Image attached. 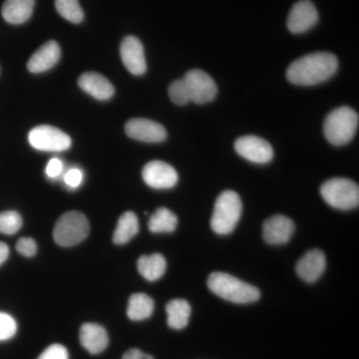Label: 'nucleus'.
<instances>
[{
    "label": "nucleus",
    "mask_w": 359,
    "mask_h": 359,
    "mask_svg": "<svg viewBox=\"0 0 359 359\" xmlns=\"http://www.w3.org/2000/svg\"><path fill=\"white\" fill-rule=\"evenodd\" d=\"M207 283L212 292L233 304H252L261 297V292L254 285L222 271L211 273Z\"/></svg>",
    "instance_id": "f03ea898"
},
{
    "label": "nucleus",
    "mask_w": 359,
    "mask_h": 359,
    "mask_svg": "<svg viewBox=\"0 0 359 359\" xmlns=\"http://www.w3.org/2000/svg\"><path fill=\"white\" fill-rule=\"evenodd\" d=\"M190 102L205 104L211 102L218 94L216 82L205 71H188L183 77Z\"/></svg>",
    "instance_id": "0eeeda50"
},
{
    "label": "nucleus",
    "mask_w": 359,
    "mask_h": 359,
    "mask_svg": "<svg viewBox=\"0 0 359 359\" xmlns=\"http://www.w3.org/2000/svg\"><path fill=\"white\" fill-rule=\"evenodd\" d=\"M78 85L97 100L105 101L114 95V86L107 79L96 72L83 73L78 79Z\"/></svg>",
    "instance_id": "f3484780"
},
{
    "label": "nucleus",
    "mask_w": 359,
    "mask_h": 359,
    "mask_svg": "<svg viewBox=\"0 0 359 359\" xmlns=\"http://www.w3.org/2000/svg\"><path fill=\"white\" fill-rule=\"evenodd\" d=\"M35 0H6L2 6V18L11 25L26 22L33 13Z\"/></svg>",
    "instance_id": "6ab92c4d"
},
{
    "label": "nucleus",
    "mask_w": 359,
    "mask_h": 359,
    "mask_svg": "<svg viewBox=\"0 0 359 359\" xmlns=\"http://www.w3.org/2000/svg\"><path fill=\"white\" fill-rule=\"evenodd\" d=\"M235 150L241 157L255 164H266L273 158V149L271 144L254 135L238 138L235 142Z\"/></svg>",
    "instance_id": "1a4fd4ad"
},
{
    "label": "nucleus",
    "mask_w": 359,
    "mask_h": 359,
    "mask_svg": "<svg viewBox=\"0 0 359 359\" xmlns=\"http://www.w3.org/2000/svg\"><path fill=\"white\" fill-rule=\"evenodd\" d=\"M120 53L125 67L130 73L137 76L143 75L147 70L145 52L140 40L135 36H127L123 39Z\"/></svg>",
    "instance_id": "ddd939ff"
},
{
    "label": "nucleus",
    "mask_w": 359,
    "mask_h": 359,
    "mask_svg": "<svg viewBox=\"0 0 359 359\" xmlns=\"http://www.w3.org/2000/svg\"><path fill=\"white\" fill-rule=\"evenodd\" d=\"M80 342L88 353L98 354L105 351L109 344L105 328L97 323H84L80 328Z\"/></svg>",
    "instance_id": "a211bd4d"
},
{
    "label": "nucleus",
    "mask_w": 359,
    "mask_h": 359,
    "mask_svg": "<svg viewBox=\"0 0 359 359\" xmlns=\"http://www.w3.org/2000/svg\"><path fill=\"white\" fill-rule=\"evenodd\" d=\"M122 359H154V358L149 355L147 353H144L140 349L133 348L127 351V353L123 355Z\"/></svg>",
    "instance_id": "473e14b6"
},
{
    "label": "nucleus",
    "mask_w": 359,
    "mask_h": 359,
    "mask_svg": "<svg viewBox=\"0 0 359 359\" xmlns=\"http://www.w3.org/2000/svg\"><path fill=\"white\" fill-rule=\"evenodd\" d=\"M142 177L149 187L157 190H166L178 183V173L171 165L163 161H151L142 170Z\"/></svg>",
    "instance_id": "9d476101"
},
{
    "label": "nucleus",
    "mask_w": 359,
    "mask_h": 359,
    "mask_svg": "<svg viewBox=\"0 0 359 359\" xmlns=\"http://www.w3.org/2000/svg\"><path fill=\"white\" fill-rule=\"evenodd\" d=\"M190 304L185 299H173L166 306L167 323L173 330H183L188 325L191 316Z\"/></svg>",
    "instance_id": "412c9836"
},
{
    "label": "nucleus",
    "mask_w": 359,
    "mask_h": 359,
    "mask_svg": "<svg viewBox=\"0 0 359 359\" xmlns=\"http://www.w3.org/2000/svg\"><path fill=\"white\" fill-rule=\"evenodd\" d=\"M139 221L133 212H126L118 221L113 235V242L116 245H124L130 242L138 233Z\"/></svg>",
    "instance_id": "4be33fe9"
},
{
    "label": "nucleus",
    "mask_w": 359,
    "mask_h": 359,
    "mask_svg": "<svg viewBox=\"0 0 359 359\" xmlns=\"http://www.w3.org/2000/svg\"><path fill=\"white\" fill-rule=\"evenodd\" d=\"M242 212L240 196L233 191H224L215 203L211 218L212 230L218 235H229L237 226Z\"/></svg>",
    "instance_id": "20e7f679"
},
{
    "label": "nucleus",
    "mask_w": 359,
    "mask_h": 359,
    "mask_svg": "<svg viewBox=\"0 0 359 359\" xmlns=\"http://www.w3.org/2000/svg\"><path fill=\"white\" fill-rule=\"evenodd\" d=\"M125 132L130 138L145 143H160L167 138V131L163 125L145 118L129 120L125 125Z\"/></svg>",
    "instance_id": "9b49d317"
},
{
    "label": "nucleus",
    "mask_w": 359,
    "mask_h": 359,
    "mask_svg": "<svg viewBox=\"0 0 359 359\" xmlns=\"http://www.w3.org/2000/svg\"><path fill=\"white\" fill-rule=\"evenodd\" d=\"M178 226V218L167 208H159L149 219V230L155 233H172Z\"/></svg>",
    "instance_id": "b1692460"
},
{
    "label": "nucleus",
    "mask_w": 359,
    "mask_h": 359,
    "mask_svg": "<svg viewBox=\"0 0 359 359\" xmlns=\"http://www.w3.org/2000/svg\"><path fill=\"white\" fill-rule=\"evenodd\" d=\"M90 231L88 219L79 212H68L58 219L53 230L56 244L69 248L80 244Z\"/></svg>",
    "instance_id": "423d86ee"
},
{
    "label": "nucleus",
    "mask_w": 359,
    "mask_h": 359,
    "mask_svg": "<svg viewBox=\"0 0 359 359\" xmlns=\"http://www.w3.org/2000/svg\"><path fill=\"white\" fill-rule=\"evenodd\" d=\"M16 250L22 256L30 257L37 252V245L32 238H21L16 244Z\"/></svg>",
    "instance_id": "c756f323"
},
{
    "label": "nucleus",
    "mask_w": 359,
    "mask_h": 359,
    "mask_svg": "<svg viewBox=\"0 0 359 359\" xmlns=\"http://www.w3.org/2000/svg\"><path fill=\"white\" fill-rule=\"evenodd\" d=\"M67 349L61 344H52L37 359H68Z\"/></svg>",
    "instance_id": "c85d7f7f"
},
{
    "label": "nucleus",
    "mask_w": 359,
    "mask_h": 359,
    "mask_svg": "<svg viewBox=\"0 0 359 359\" xmlns=\"http://www.w3.org/2000/svg\"><path fill=\"white\" fill-rule=\"evenodd\" d=\"M320 195L325 202L334 209L347 211L358 207L359 187L349 179L328 180L321 186Z\"/></svg>",
    "instance_id": "39448f33"
},
{
    "label": "nucleus",
    "mask_w": 359,
    "mask_h": 359,
    "mask_svg": "<svg viewBox=\"0 0 359 359\" xmlns=\"http://www.w3.org/2000/svg\"><path fill=\"white\" fill-rule=\"evenodd\" d=\"M339 69L334 54L316 52L297 59L289 66L287 78L290 83L299 86H313L334 76Z\"/></svg>",
    "instance_id": "f257e3e1"
},
{
    "label": "nucleus",
    "mask_w": 359,
    "mask_h": 359,
    "mask_svg": "<svg viewBox=\"0 0 359 359\" xmlns=\"http://www.w3.org/2000/svg\"><path fill=\"white\" fill-rule=\"evenodd\" d=\"M139 273L149 282H155L164 276L167 263L165 257L160 254L142 256L137 263Z\"/></svg>",
    "instance_id": "aec40b11"
},
{
    "label": "nucleus",
    "mask_w": 359,
    "mask_h": 359,
    "mask_svg": "<svg viewBox=\"0 0 359 359\" xmlns=\"http://www.w3.org/2000/svg\"><path fill=\"white\" fill-rule=\"evenodd\" d=\"M169 96L170 99L177 105L184 106L190 102L183 78L175 80L173 83L170 85Z\"/></svg>",
    "instance_id": "bb28decb"
},
{
    "label": "nucleus",
    "mask_w": 359,
    "mask_h": 359,
    "mask_svg": "<svg viewBox=\"0 0 359 359\" xmlns=\"http://www.w3.org/2000/svg\"><path fill=\"white\" fill-rule=\"evenodd\" d=\"M65 181L66 185L70 187L71 189H76L81 185L82 181H83V173L81 170L73 168L65 174Z\"/></svg>",
    "instance_id": "7c9ffc66"
},
{
    "label": "nucleus",
    "mask_w": 359,
    "mask_h": 359,
    "mask_svg": "<svg viewBox=\"0 0 359 359\" xmlns=\"http://www.w3.org/2000/svg\"><path fill=\"white\" fill-rule=\"evenodd\" d=\"M294 223L287 217L276 215L263 224V237L269 245L287 244L294 235Z\"/></svg>",
    "instance_id": "4468645a"
},
{
    "label": "nucleus",
    "mask_w": 359,
    "mask_h": 359,
    "mask_svg": "<svg viewBox=\"0 0 359 359\" xmlns=\"http://www.w3.org/2000/svg\"><path fill=\"white\" fill-rule=\"evenodd\" d=\"M9 248L8 245L4 243L0 242V266L8 259Z\"/></svg>",
    "instance_id": "72a5a7b5"
},
{
    "label": "nucleus",
    "mask_w": 359,
    "mask_h": 359,
    "mask_svg": "<svg viewBox=\"0 0 359 359\" xmlns=\"http://www.w3.org/2000/svg\"><path fill=\"white\" fill-rule=\"evenodd\" d=\"M55 8L65 20L71 23L82 22L84 13L78 0H55Z\"/></svg>",
    "instance_id": "393cba45"
},
{
    "label": "nucleus",
    "mask_w": 359,
    "mask_h": 359,
    "mask_svg": "<svg viewBox=\"0 0 359 359\" xmlns=\"http://www.w3.org/2000/svg\"><path fill=\"white\" fill-rule=\"evenodd\" d=\"M63 170V164L57 158H53L49 161L46 167V174L49 178H56L61 174Z\"/></svg>",
    "instance_id": "2f4dec72"
},
{
    "label": "nucleus",
    "mask_w": 359,
    "mask_h": 359,
    "mask_svg": "<svg viewBox=\"0 0 359 359\" xmlns=\"http://www.w3.org/2000/svg\"><path fill=\"white\" fill-rule=\"evenodd\" d=\"M358 112L344 106L332 110L327 116L323 123V133L332 145H346L353 140L358 131Z\"/></svg>",
    "instance_id": "7ed1b4c3"
},
{
    "label": "nucleus",
    "mask_w": 359,
    "mask_h": 359,
    "mask_svg": "<svg viewBox=\"0 0 359 359\" xmlns=\"http://www.w3.org/2000/svg\"><path fill=\"white\" fill-rule=\"evenodd\" d=\"M30 145L44 152H61L71 147V138L55 127L41 125L35 127L28 134Z\"/></svg>",
    "instance_id": "6e6552de"
},
{
    "label": "nucleus",
    "mask_w": 359,
    "mask_h": 359,
    "mask_svg": "<svg viewBox=\"0 0 359 359\" xmlns=\"http://www.w3.org/2000/svg\"><path fill=\"white\" fill-rule=\"evenodd\" d=\"M60 46L54 40L47 41L28 60L27 68L32 73H42L57 65Z\"/></svg>",
    "instance_id": "dca6fc26"
},
{
    "label": "nucleus",
    "mask_w": 359,
    "mask_h": 359,
    "mask_svg": "<svg viewBox=\"0 0 359 359\" xmlns=\"http://www.w3.org/2000/svg\"><path fill=\"white\" fill-rule=\"evenodd\" d=\"M154 301L145 294H134L129 299L127 316L131 320H147L154 311Z\"/></svg>",
    "instance_id": "5701e85b"
},
{
    "label": "nucleus",
    "mask_w": 359,
    "mask_h": 359,
    "mask_svg": "<svg viewBox=\"0 0 359 359\" xmlns=\"http://www.w3.org/2000/svg\"><path fill=\"white\" fill-rule=\"evenodd\" d=\"M327 266L325 254L320 250H309L297 264V276L306 283H314L320 278Z\"/></svg>",
    "instance_id": "2eb2a0df"
},
{
    "label": "nucleus",
    "mask_w": 359,
    "mask_h": 359,
    "mask_svg": "<svg viewBox=\"0 0 359 359\" xmlns=\"http://www.w3.org/2000/svg\"><path fill=\"white\" fill-rule=\"evenodd\" d=\"M18 332V323L13 316L0 311V341L13 339Z\"/></svg>",
    "instance_id": "cd10ccee"
},
{
    "label": "nucleus",
    "mask_w": 359,
    "mask_h": 359,
    "mask_svg": "<svg viewBox=\"0 0 359 359\" xmlns=\"http://www.w3.org/2000/svg\"><path fill=\"white\" fill-rule=\"evenodd\" d=\"M22 226V218L18 212L6 211L0 212V233L4 235H14Z\"/></svg>",
    "instance_id": "a878e982"
},
{
    "label": "nucleus",
    "mask_w": 359,
    "mask_h": 359,
    "mask_svg": "<svg viewBox=\"0 0 359 359\" xmlns=\"http://www.w3.org/2000/svg\"><path fill=\"white\" fill-rule=\"evenodd\" d=\"M318 22V13L316 6L311 0H301L290 9L287 16V25L290 32L301 34Z\"/></svg>",
    "instance_id": "f8f14e48"
}]
</instances>
